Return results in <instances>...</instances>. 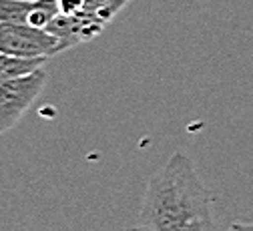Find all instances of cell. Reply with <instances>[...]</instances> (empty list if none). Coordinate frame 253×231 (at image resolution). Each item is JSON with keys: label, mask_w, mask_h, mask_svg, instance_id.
<instances>
[{"label": "cell", "mask_w": 253, "mask_h": 231, "mask_svg": "<svg viewBox=\"0 0 253 231\" xmlns=\"http://www.w3.org/2000/svg\"><path fill=\"white\" fill-rule=\"evenodd\" d=\"M48 75L44 69H39L20 79L0 85V135L18 125L24 113L35 105L46 87Z\"/></svg>", "instance_id": "7a4b0ae2"}, {"label": "cell", "mask_w": 253, "mask_h": 231, "mask_svg": "<svg viewBox=\"0 0 253 231\" xmlns=\"http://www.w3.org/2000/svg\"><path fill=\"white\" fill-rule=\"evenodd\" d=\"M139 221L151 231H221L209 189L193 161L179 151L149 179Z\"/></svg>", "instance_id": "6da1fadb"}, {"label": "cell", "mask_w": 253, "mask_h": 231, "mask_svg": "<svg viewBox=\"0 0 253 231\" xmlns=\"http://www.w3.org/2000/svg\"><path fill=\"white\" fill-rule=\"evenodd\" d=\"M48 58H18V56L0 52V85L42 69V64Z\"/></svg>", "instance_id": "5b68a950"}, {"label": "cell", "mask_w": 253, "mask_h": 231, "mask_svg": "<svg viewBox=\"0 0 253 231\" xmlns=\"http://www.w3.org/2000/svg\"><path fill=\"white\" fill-rule=\"evenodd\" d=\"M37 0H0V22L28 24V16Z\"/></svg>", "instance_id": "8992f818"}, {"label": "cell", "mask_w": 253, "mask_h": 231, "mask_svg": "<svg viewBox=\"0 0 253 231\" xmlns=\"http://www.w3.org/2000/svg\"><path fill=\"white\" fill-rule=\"evenodd\" d=\"M131 0H84V14H90L103 24H109Z\"/></svg>", "instance_id": "52a82bcc"}, {"label": "cell", "mask_w": 253, "mask_h": 231, "mask_svg": "<svg viewBox=\"0 0 253 231\" xmlns=\"http://www.w3.org/2000/svg\"><path fill=\"white\" fill-rule=\"evenodd\" d=\"M0 52L18 58H52L62 52L56 37L30 24L0 22Z\"/></svg>", "instance_id": "3957f363"}, {"label": "cell", "mask_w": 253, "mask_h": 231, "mask_svg": "<svg viewBox=\"0 0 253 231\" xmlns=\"http://www.w3.org/2000/svg\"><path fill=\"white\" fill-rule=\"evenodd\" d=\"M125 231H151V229L145 227V225H135V227H129V229H125Z\"/></svg>", "instance_id": "30bf717a"}, {"label": "cell", "mask_w": 253, "mask_h": 231, "mask_svg": "<svg viewBox=\"0 0 253 231\" xmlns=\"http://www.w3.org/2000/svg\"><path fill=\"white\" fill-rule=\"evenodd\" d=\"M60 14H79L84 8V0H58Z\"/></svg>", "instance_id": "ba28073f"}, {"label": "cell", "mask_w": 253, "mask_h": 231, "mask_svg": "<svg viewBox=\"0 0 253 231\" xmlns=\"http://www.w3.org/2000/svg\"><path fill=\"white\" fill-rule=\"evenodd\" d=\"M105 26L107 24H103L94 16L79 12V14H58L48 24L46 30L50 32L52 37L58 39L62 50H67V48H73V46L83 45L86 41L97 39L105 30Z\"/></svg>", "instance_id": "277c9868"}, {"label": "cell", "mask_w": 253, "mask_h": 231, "mask_svg": "<svg viewBox=\"0 0 253 231\" xmlns=\"http://www.w3.org/2000/svg\"><path fill=\"white\" fill-rule=\"evenodd\" d=\"M229 231H253V223H243V221H235V223H231Z\"/></svg>", "instance_id": "9c48e42d"}]
</instances>
